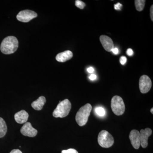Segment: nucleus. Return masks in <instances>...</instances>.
<instances>
[{"mask_svg":"<svg viewBox=\"0 0 153 153\" xmlns=\"http://www.w3.org/2000/svg\"><path fill=\"white\" fill-rule=\"evenodd\" d=\"M19 47V41L16 37L10 36L6 37L1 44V52L3 54L10 55L14 53Z\"/></svg>","mask_w":153,"mask_h":153,"instance_id":"1","label":"nucleus"},{"mask_svg":"<svg viewBox=\"0 0 153 153\" xmlns=\"http://www.w3.org/2000/svg\"><path fill=\"white\" fill-rule=\"evenodd\" d=\"M92 106L89 103H87L79 108L75 117V120L78 125L82 126L86 124Z\"/></svg>","mask_w":153,"mask_h":153,"instance_id":"2","label":"nucleus"},{"mask_svg":"<svg viewBox=\"0 0 153 153\" xmlns=\"http://www.w3.org/2000/svg\"><path fill=\"white\" fill-rule=\"evenodd\" d=\"M71 105L70 101L65 99L59 102L53 112L54 117L63 118L66 117L70 112Z\"/></svg>","mask_w":153,"mask_h":153,"instance_id":"3","label":"nucleus"},{"mask_svg":"<svg viewBox=\"0 0 153 153\" xmlns=\"http://www.w3.org/2000/svg\"><path fill=\"white\" fill-rule=\"evenodd\" d=\"M111 108L115 114L117 116L123 114L125 111V105L123 99L116 95L111 99Z\"/></svg>","mask_w":153,"mask_h":153,"instance_id":"4","label":"nucleus"},{"mask_svg":"<svg viewBox=\"0 0 153 153\" xmlns=\"http://www.w3.org/2000/svg\"><path fill=\"white\" fill-rule=\"evenodd\" d=\"M98 142L102 147L108 148L112 146L114 143V139L108 131L102 130L99 134Z\"/></svg>","mask_w":153,"mask_h":153,"instance_id":"5","label":"nucleus"},{"mask_svg":"<svg viewBox=\"0 0 153 153\" xmlns=\"http://www.w3.org/2000/svg\"><path fill=\"white\" fill-rule=\"evenodd\" d=\"M38 15L36 12L30 10H25L19 12L17 16L18 21L27 23L30 22L32 19L36 18Z\"/></svg>","mask_w":153,"mask_h":153,"instance_id":"6","label":"nucleus"},{"mask_svg":"<svg viewBox=\"0 0 153 153\" xmlns=\"http://www.w3.org/2000/svg\"><path fill=\"white\" fill-rule=\"evenodd\" d=\"M152 86V80L149 76L146 75L141 76L139 80V87L142 93H147L150 90Z\"/></svg>","mask_w":153,"mask_h":153,"instance_id":"7","label":"nucleus"},{"mask_svg":"<svg viewBox=\"0 0 153 153\" xmlns=\"http://www.w3.org/2000/svg\"><path fill=\"white\" fill-rule=\"evenodd\" d=\"M21 132L25 136L34 137L36 136L38 131L32 126L30 123L27 122L22 127L21 129Z\"/></svg>","mask_w":153,"mask_h":153,"instance_id":"8","label":"nucleus"},{"mask_svg":"<svg viewBox=\"0 0 153 153\" xmlns=\"http://www.w3.org/2000/svg\"><path fill=\"white\" fill-rule=\"evenodd\" d=\"M129 139L133 147L136 149H138L140 146V131L133 130L129 134Z\"/></svg>","mask_w":153,"mask_h":153,"instance_id":"9","label":"nucleus"},{"mask_svg":"<svg viewBox=\"0 0 153 153\" xmlns=\"http://www.w3.org/2000/svg\"><path fill=\"white\" fill-rule=\"evenodd\" d=\"M152 133V129L149 128H146L145 129H141L140 131V145L143 148L147 147L148 145V138Z\"/></svg>","mask_w":153,"mask_h":153,"instance_id":"10","label":"nucleus"},{"mask_svg":"<svg viewBox=\"0 0 153 153\" xmlns=\"http://www.w3.org/2000/svg\"><path fill=\"white\" fill-rule=\"evenodd\" d=\"M100 40L102 47L106 51L111 52L114 48V44L112 39L108 36L102 35L100 37Z\"/></svg>","mask_w":153,"mask_h":153,"instance_id":"11","label":"nucleus"},{"mask_svg":"<svg viewBox=\"0 0 153 153\" xmlns=\"http://www.w3.org/2000/svg\"><path fill=\"white\" fill-rule=\"evenodd\" d=\"M14 117L16 122L18 123H25L27 121L29 114L25 110L20 111L15 114Z\"/></svg>","mask_w":153,"mask_h":153,"instance_id":"12","label":"nucleus"},{"mask_svg":"<svg viewBox=\"0 0 153 153\" xmlns=\"http://www.w3.org/2000/svg\"><path fill=\"white\" fill-rule=\"evenodd\" d=\"M72 57V52L69 50H67L57 54L56 56V59L58 62H65L71 59Z\"/></svg>","mask_w":153,"mask_h":153,"instance_id":"13","label":"nucleus"},{"mask_svg":"<svg viewBox=\"0 0 153 153\" xmlns=\"http://www.w3.org/2000/svg\"><path fill=\"white\" fill-rule=\"evenodd\" d=\"M46 102V99L44 96H41L37 100L32 102L31 105L34 109L40 111L42 109L43 106Z\"/></svg>","mask_w":153,"mask_h":153,"instance_id":"14","label":"nucleus"},{"mask_svg":"<svg viewBox=\"0 0 153 153\" xmlns=\"http://www.w3.org/2000/svg\"><path fill=\"white\" fill-rule=\"evenodd\" d=\"M7 128L5 121L2 118L0 117V138L3 137L7 133Z\"/></svg>","mask_w":153,"mask_h":153,"instance_id":"15","label":"nucleus"},{"mask_svg":"<svg viewBox=\"0 0 153 153\" xmlns=\"http://www.w3.org/2000/svg\"><path fill=\"white\" fill-rule=\"evenodd\" d=\"M136 8L138 11H142L143 10L146 1L145 0H135L134 1Z\"/></svg>","mask_w":153,"mask_h":153,"instance_id":"16","label":"nucleus"},{"mask_svg":"<svg viewBox=\"0 0 153 153\" xmlns=\"http://www.w3.org/2000/svg\"><path fill=\"white\" fill-rule=\"evenodd\" d=\"M95 111L96 113L100 117L104 116L105 114V110L103 108L101 107H98L95 108Z\"/></svg>","mask_w":153,"mask_h":153,"instance_id":"17","label":"nucleus"},{"mask_svg":"<svg viewBox=\"0 0 153 153\" xmlns=\"http://www.w3.org/2000/svg\"><path fill=\"white\" fill-rule=\"evenodd\" d=\"M75 6L79 8V9H83L85 7V4L82 1H80V0H76L75 1Z\"/></svg>","mask_w":153,"mask_h":153,"instance_id":"18","label":"nucleus"},{"mask_svg":"<svg viewBox=\"0 0 153 153\" xmlns=\"http://www.w3.org/2000/svg\"><path fill=\"white\" fill-rule=\"evenodd\" d=\"M62 153H78L77 151L73 149H68L66 150H63Z\"/></svg>","mask_w":153,"mask_h":153,"instance_id":"19","label":"nucleus"},{"mask_svg":"<svg viewBox=\"0 0 153 153\" xmlns=\"http://www.w3.org/2000/svg\"><path fill=\"white\" fill-rule=\"evenodd\" d=\"M120 63L122 65H124L127 62V58L125 56H122L120 58Z\"/></svg>","mask_w":153,"mask_h":153,"instance_id":"20","label":"nucleus"},{"mask_svg":"<svg viewBox=\"0 0 153 153\" xmlns=\"http://www.w3.org/2000/svg\"><path fill=\"white\" fill-rule=\"evenodd\" d=\"M122 7V5L120 3H118L114 5V8L116 10H120Z\"/></svg>","mask_w":153,"mask_h":153,"instance_id":"21","label":"nucleus"},{"mask_svg":"<svg viewBox=\"0 0 153 153\" xmlns=\"http://www.w3.org/2000/svg\"><path fill=\"white\" fill-rule=\"evenodd\" d=\"M127 55L129 56H131L134 54L133 51L131 49H128L127 50Z\"/></svg>","mask_w":153,"mask_h":153,"instance_id":"22","label":"nucleus"},{"mask_svg":"<svg viewBox=\"0 0 153 153\" xmlns=\"http://www.w3.org/2000/svg\"><path fill=\"white\" fill-rule=\"evenodd\" d=\"M111 52L114 54V55H117L119 53V49L117 48H114L113 49Z\"/></svg>","mask_w":153,"mask_h":153,"instance_id":"23","label":"nucleus"},{"mask_svg":"<svg viewBox=\"0 0 153 153\" xmlns=\"http://www.w3.org/2000/svg\"><path fill=\"white\" fill-rule=\"evenodd\" d=\"M150 16L151 20L153 21V6H151L150 9Z\"/></svg>","mask_w":153,"mask_h":153,"instance_id":"24","label":"nucleus"},{"mask_svg":"<svg viewBox=\"0 0 153 153\" xmlns=\"http://www.w3.org/2000/svg\"><path fill=\"white\" fill-rule=\"evenodd\" d=\"M89 79L91 80H94L96 79L97 76L94 74H91V75L89 76Z\"/></svg>","mask_w":153,"mask_h":153,"instance_id":"25","label":"nucleus"},{"mask_svg":"<svg viewBox=\"0 0 153 153\" xmlns=\"http://www.w3.org/2000/svg\"><path fill=\"white\" fill-rule=\"evenodd\" d=\"M87 71L88 73H92L94 71V68L92 67H90L87 69Z\"/></svg>","mask_w":153,"mask_h":153,"instance_id":"26","label":"nucleus"},{"mask_svg":"<svg viewBox=\"0 0 153 153\" xmlns=\"http://www.w3.org/2000/svg\"><path fill=\"white\" fill-rule=\"evenodd\" d=\"M10 153H22L20 150L19 149H13V150Z\"/></svg>","mask_w":153,"mask_h":153,"instance_id":"27","label":"nucleus"},{"mask_svg":"<svg viewBox=\"0 0 153 153\" xmlns=\"http://www.w3.org/2000/svg\"><path fill=\"white\" fill-rule=\"evenodd\" d=\"M153 108H152V109H151V112L152 113V114H153Z\"/></svg>","mask_w":153,"mask_h":153,"instance_id":"28","label":"nucleus"}]
</instances>
